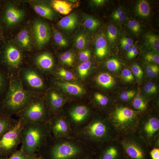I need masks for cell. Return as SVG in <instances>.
<instances>
[{"label":"cell","mask_w":159,"mask_h":159,"mask_svg":"<svg viewBox=\"0 0 159 159\" xmlns=\"http://www.w3.org/2000/svg\"><path fill=\"white\" fill-rule=\"evenodd\" d=\"M51 133L46 123L25 122L22 130L21 149L30 155H36L48 141Z\"/></svg>","instance_id":"7a4b0ae2"},{"label":"cell","mask_w":159,"mask_h":159,"mask_svg":"<svg viewBox=\"0 0 159 159\" xmlns=\"http://www.w3.org/2000/svg\"><path fill=\"white\" fill-rule=\"evenodd\" d=\"M121 75L124 80L127 82H132L134 80L131 72L127 69H124L122 71Z\"/></svg>","instance_id":"7dc6e473"},{"label":"cell","mask_w":159,"mask_h":159,"mask_svg":"<svg viewBox=\"0 0 159 159\" xmlns=\"http://www.w3.org/2000/svg\"><path fill=\"white\" fill-rule=\"evenodd\" d=\"M37 155L32 156L28 155L20 148L6 159H34Z\"/></svg>","instance_id":"8d00e7d4"},{"label":"cell","mask_w":159,"mask_h":159,"mask_svg":"<svg viewBox=\"0 0 159 159\" xmlns=\"http://www.w3.org/2000/svg\"><path fill=\"white\" fill-rule=\"evenodd\" d=\"M157 87L155 84L153 82H149L145 85L144 90L147 94L153 95L156 92Z\"/></svg>","instance_id":"b9f144b4"},{"label":"cell","mask_w":159,"mask_h":159,"mask_svg":"<svg viewBox=\"0 0 159 159\" xmlns=\"http://www.w3.org/2000/svg\"><path fill=\"white\" fill-rule=\"evenodd\" d=\"M131 105V107L130 108L132 109L141 115L143 112L146 111L148 107L147 101L143 97L139 96L133 99Z\"/></svg>","instance_id":"4dcf8cb0"},{"label":"cell","mask_w":159,"mask_h":159,"mask_svg":"<svg viewBox=\"0 0 159 159\" xmlns=\"http://www.w3.org/2000/svg\"><path fill=\"white\" fill-rule=\"evenodd\" d=\"M55 74L67 80L75 79V77L72 72L64 68L58 69Z\"/></svg>","instance_id":"f35d334b"},{"label":"cell","mask_w":159,"mask_h":159,"mask_svg":"<svg viewBox=\"0 0 159 159\" xmlns=\"http://www.w3.org/2000/svg\"><path fill=\"white\" fill-rule=\"evenodd\" d=\"M146 42L148 45L155 52H159V38L157 35L149 34L146 37Z\"/></svg>","instance_id":"836d02e7"},{"label":"cell","mask_w":159,"mask_h":159,"mask_svg":"<svg viewBox=\"0 0 159 159\" xmlns=\"http://www.w3.org/2000/svg\"><path fill=\"white\" fill-rule=\"evenodd\" d=\"M126 14L122 8L120 7L117 9L113 13L112 18L115 20L122 22L126 17Z\"/></svg>","instance_id":"60d3db41"},{"label":"cell","mask_w":159,"mask_h":159,"mask_svg":"<svg viewBox=\"0 0 159 159\" xmlns=\"http://www.w3.org/2000/svg\"><path fill=\"white\" fill-rule=\"evenodd\" d=\"M141 115L129 107L120 105L113 107L107 117L118 137L136 132Z\"/></svg>","instance_id":"3957f363"},{"label":"cell","mask_w":159,"mask_h":159,"mask_svg":"<svg viewBox=\"0 0 159 159\" xmlns=\"http://www.w3.org/2000/svg\"><path fill=\"white\" fill-rule=\"evenodd\" d=\"M91 65L90 60L82 62L78 66V71L80 77L82 78L85 77L88 74Z\"/></svg>","instance_id":"d590c367"},{"label":"cell","mask_w":159,"mask_h":159,"mask_svg":"<svg viewBox=\"0 0 159 159\" xmlns=\"http://www.w3.org/2000/svg\"><path fill=\"white\" fill-rule=\"evenodd\" d=\"M34 159H43L41 157L37 155Z\"/></svg>","instance_id":"11a10c76"},{"label":"cell","mask_w":159,"mask_h":159,"mask_svg":"<svg viewBox=\"0 0 159 159\" xmlns=\"http://www.w3.org/2000/svg\"><path fill=\"white\" fill-rule=\"evenodd\" d=\"M51 89L48 90L45 101L50 112L54 114L61 107L64 100L57 90Z\"/></svg>","instance_id":"ffe728a7"},{"label":"cell","mask_w":159,"mask_h":159,"mask_svg":"<svg viewBox=\"0 0 159 159\" xmlns=\"http://www.w3.org/2000/svg\"><path fill=\"white\" fill-rule=\"evenodd\" d=\"M117 140L128 159H147L150 155L147 144L136 132L119 136Z\"/></svg>","instance_id":"5b68a950"},{"label":"cell","mask_w":159,"mask_h":159,"mask_svg":"<svg viewBox=\"0 0 159 159\" xmlns=\"http://www.w3.org/2000/svg\"><path fill=\"white\" fill-rule=\"evenodd\" d=\"M136 94L134 90H129L123 92L120 95V98L121 100L127 102L130 100Z\"/></svg>","instance_id":"7bdbcfd3"},{"label":"cell","mask_w":159,"mask_h":159,"mask_svg":"<svg viewBox=\"0 0 159 159\" xmlns=\"http://www.w3.org/2000/svg\"><path fill=\"white\" fill-rule=\"evenodd\" d=\"M0 36H1V31L0 30ZM1 50L0 49V52Z\"/></svg>","instance_id":"6f0895ef"},{"label":"cell","mask_w":159,"mask_h":159,"mask_svg":"<svg viewBox=\"0 0 159 159\" xmlns=\"http://www.w3.org/2000/svg\"><path fill=\"white\" fill-rule=\"evenodd\" d=\"M106 66L109 70L112 72L118 71L120 68V62L117 59L112 58L109 59L106 62Z\"/></svg>","instance_id":"74e56055"},{"label":"cell","mask_w":159,"mask_h":159,"mask_svg":"<svg viewBox=\"0 0 159 159\" xmlns=\"http://www.w3.org/2000/svg\"><path fill=\"white\" fill-rule=\"evenodd\" d=\"M45 100L41 95L16 115L25 122L46 123L51 118Z\"/></svg>","instance_id":"8992f818"},{"label":"cell","mask_w":159,"mask_h":159,"mask_svg":"<svg viewBox=\"0 0 159 159\" xmlns=\"http://www.w3.org/2000/svg\"><path fill=\"white\" fill-rule=\"evenodd\" d=\"M89 110L85 106L79 105L73 108L70 112V115L75 123L80 124L83 122L88 117Z\"/></svg>","instance_id":"7402d4cb"},{"label":"cell","mask_w":159,"mask_h":159,"mask_svg":"<svg viewBox=\"0 0 159 159\" xmlns=\"http://www.w3.org/2000/svg\"><path fill=\"white\" fill-rule=\"evenodd\" d=\"M80 18L75 12H72L63 17L57 24L58 28L66 33H70L77 28L80 24Z\"/></svg>","instance_id":"d6986e66"},{"label":"cell","mask_w":159,"mask_h":159,"mask_svg":"<svg viewBox=\"0 0 159 159\" xmlns=\"http://www.w3.org/2000/svg\"><path fill=\"white\" fill-rule=\"evenodd\" d=\"M1 63L7 69L10 75L17 76L21 69L24 67L23 52L8 43L1 50Z\"/></svg>","instance_id":"30bf717a"},{"label":"cell","mask_w":159,"mask_h":159,"mask_svg":"<svg viewBox=\"0 0 159 159\" xmlns=\"http://www.w3.org/2000/svg\"><path fill=\"white\" fill-rule=\"evenodd\" d=\"M135 11L137 14L141 17H145L148 16L150 12L149 3L146 0L140 1L136 6Z\"/></svg>","instance_id":"1f68e13d"},{"label":"cell","mask_w":159,"mask_h":159,"mask_svg":"<svg viewBox=\"0 0 159 159\" xmlns=\"http://www.w3.org/2000/svg\"><path fill=\"white\" fill-rule=\"evenodd\" d=\"M94 97L98 105L100 106L105 107L109 104V98L100 93H96Z\"/></svg>","instance_id":"ab89813d"},{"label":"cell","mask_w":159,"mask_h":159,"mask_svg":"<svg viewBox=\"0 0 159 159\" xmlns=\"http://www.w3.org/2000/svg\"><path fill=\"white\" fill-rule=\"evenodd\" d=\"M138 50L136 46L133 45L127 49V55L130 59L134 57L138 54Z\"/></svg>","instance_id":"f907efd6"},{"label":"cell","mask_w":159,"mask_h":159,"mask_svg":"<svg viewBox=\"0 0 159 159\" xmlns=\"http://www.w3.org/2000/svg\"><path fill=\"white\" fill-rule=\"evenodd\" d=\"M53 84L63 89L68 93L73 95H78L84 93L83 88L77 84L69 82H60L57 81H52Z\"/></svg>","instance_id":"603a6c76"},{"label":"cell","mask_w":159,"mask_h":159,"mask_svg":"<svg viewBox=\"0 0 159 159\" xmlns=\"http://www.w3.org/2000/svg\"><path fill=\"white\" fill-rule=\"evenodd\" d=\"M49 132L56 138L66 137L69 134L70 128L68 122L62 117H54L46 123Z\"/></svg>","instance_id":"5bb4252c"},{"label":"cell","mask_w":159,"mask_h":159,"mask_svg":"<svg viewBox=\"0 0 159 159\" xmlns=\"http://www.w3.org/2000/svg\"><path fill=\"white\" fill-rule=\"evenodd\" d=\"M25 122L19 118L15 125L0 140V157L6 159L17 150L21 143V132Z\"/></svg>","instance_id":"ba28073f"},{"label":"cell","mask_w":159,"mask_h":159,"mask_svg":"<svg viewBox=\"0 0 159 159\" xmlns=\"http://www.w3.org/2000/svg\"><path fill=\"white\" fill-rule=\"evenodd\" d=\"M11 117L0 115V140L3 135L13 127L17 122Z\"/></svg>","instance_id":"f1b7e54d"},{"label":"cell","mask_w":159,"mask_h":159,"mask_svg":"<svg viewBox=\"0 0 159 159\" xmlns=\"http://www.w3.org/2000/svg\"><path fill=\"white\" fill-rule=\"evenodd\" d=\"M31 64L29 65L38 70L43 74L52 70L55 65L54 57L49 52H44L31 57Z\"/></svg>","instance_id":"4fadbf2b"},{"label":"cell","mask_w":159,"mask_h":159,"mask_svg":"<svg viewBox=\"0 0 159 159\" xmlns=\"http://www.w3.org/2000/svg\"><path fill=\"white\" fill-rule=\"evenodd\" d=\"M13 44L23 52L31 51L33 41L31 34L27 29L20 31L13 40Z\"/></svg>","instance_id":"ac0fdd59"},{"label":"cell","mask_w":159,"mask_h":159,"mask_svg":"<svg viewBox=\"0 0 159 159\" xmlns=\"http://www.w3.org/2000/svg\"><path fill=\"white\" fill-rule=\"evenodd\" d=\"M52 30L54 43L56 46L58 48H63L69 45L70 40L67 35L54 27Z\"/></svg>","instance_id":"d4e9b609"},{"label":"cell","mask_w":159,"mask_h":159,"mask_svg":"<svg viewBox=\"0 0 159 159\" xmlns=\"http://www.w3.org/2000/svg\"><path fill=\"white\" fill-rule=\"evenodd\" d=\"M54 10L62 14L67 15L72 9V5L68 1L54 0L49 3Z\"/></svg>","instance_id":"4316f807"},{"label":"cell","mask_w":159,"mask_h":159,"mask_svg":"<svg viewBox=\"0 0 159 159\" xmlns=\"http://www.w3.org/2000/svg\"><path fill=\"white\" fill-rule=\"evenodd\" d=\"M82 17L84 27L88 32L92 33L95 32L100 25L99 21L89 15L84 13Z\"/></svg>","instance_id":"83f0119b"},{"label":"cell","mask_w":159,"mask_h":159,"mask_svg":"<svg viewBox=\"0 0 159 159\" xmlns=\"http://www.w3.org/2000/svg\"><path fill=\"white\" fill-rule=\"evenodd\" d=\"M92 3L96 6H100L103 5L106 2L104 0H94L92 1Z\"/></svg>","instance_id":"db71d44e"},{"label":"cell","mask_w":159,"mask_h":159,"mask_svg":"<svg viewBox=\"0 0 159 159\" xmlns=\"http://www.w3.org/2000/svg\"><path fill=\"white\" fill-rule=\"evenodd\" d=\"M145 60L149 62L157 64L159 63V55L153 52H148L145 56Z\"/></svg>","instance_id":"ee69618b"},{"label":"cell","mask_w":159,"mask_h":159,"mask_svg":"<svg viewBox=\"0 0 159 159\" xmlns=\"http://www.w3.org/2000/svg\"><path fill=\"white\" fill-rule=\"evenodd\" d=\"M96 80L100 85L107 89L111 88L115 83L114 78L107 73H102L99 74L96 78Z\"/></svg>","instance_id":"f546056e"},{"label":"cell","mask_w":159,"mask_h":159,"mask_svg":"<svg viewBox=\"0 0 159 159\" xmlns=\"http://www.w3.org/2000/svg\"><path fill=\"white\" fill-rule=\"evenodd\" d=\"M149 155L152 159H159V148H151L149 151Z\"/></svg>","instance_id":"f5cc1de1"},{"label":"cell","mask_w":159,"mask_h":159,"mask_svg":"<svg viewBox=\"0 0 159 159\" xmlns=\"http://www.w3.org/2000/svg\"><path fill=\"white\" fill-rule=\"evenodd\" d=\"M83 132L91 142L100 146L118 138L107 117L94 118L85 127Z\"/></svg>","instance_id":"277c9868"},{"label":"cell","mask_w":159,"mask_h":159,"mask_svg":"<svg viewBox=\"0 0 159 159\" xmlns=\"http://www.w3.org/2000/svg\"><path fill=\"white\" fill-rule=\"evenodd\" d=\"M100 159H120L124 156L120 143L117 139L105 143Z\"/></svg>","instance_id":"2e32d148"},{"label":"cell","mask_w":159,"mask_h":159,"mask_svg":"<svg viewBox=\"0 0 159 159\" xmlns=\"http://www.w3.org/2000/svg\"><path fill=\"white\" fill-rule=\"evenodd\" d=\"M95 47L96 55L99 58H103L107 54L108 51L107 41L103 34L98 35L96 38Z\"/></svg>","instance_id":"484cf974"},{"label":"cell","mask_w":159,"mask_h":159,"mask_svg":"<svg viewBox=\"0 0 159 159\" xmlns=\"http://www.w3.org/2000/svg\"><path fill=\"white\" fill-rule=\"evenodd\" d=\"M127 25L129 28L134 33L138 32L140 30V24L139 22L136 20H129L127 22Z\"/></svg>","instance_id":"bcb514c9"},{"label":"cell","mask_w":159,"mask_h":159,"mask_svg":"<svg viewBox=\"0 0 159 159\" xmlns=\"http://www.w3.org/2000/svg\"><path fill=\"white\" fill-rule=\"evenodd\" d=\"M90 56V51L85 49L81 50L79 54V58L80 61L83 62L89 60Z\"/></svg>","instance_id":"c3c4849f"},{"label":"cell","mask_w":159,"mask_h":159,"mask_svg":"<svg viewBox=\"0 0 159 159\" xmlns=\"http://www.w3.org/2000/svg\"><path fill=\"white\" fill-rule=\"evenodd\" d=\"M73 39L74 46L76 49L79 50L85 49L90 41L88 34L83 30L77 32L74 35Z\"/></svg>","instance_id":"cb8c5ba5"},{"label":"cell","mask_w":159,"mask_h":159,"mask_svg":"<svg viewBox=\"0 0 159 159\" xmlns=\"http://www.w3.org/2000/svg\"><path fill=\"white\" fill-rule=\"evenodd\" d=\"M158 67V66L155 64H149L147 65L146 68V71L148 76L149 77H151L153 72Z\"/></svg>","instance_id":"816d5d0a"},{"label":"cell","mask_w":159,"mask_h":159,"mask_svg":"<svg viewBox=\"0 0 159 159\" xmlns=\"http://www.w3.org/2000/svg\"><path fill=\"white\" fill-rule=\"evenodd\" d=\"M52 29L48 24L39 19L34 21L32 29V36L36 48L42 49L49 41Z\"/></svg>","instance_id":"8fae6325"},{"label":"cell","mask_w":159,"mask_h":159,"mask_svg":"<svg viewBox=\"0 0 159 159\" xmlns=\"http://www.w3.org/2000/svg\"><path fill=\"white\" fill-rule=\"evenodd\" d=\"M80 151L78 146L70 142L55 143L50 147V159H68L77 154Z\"/></svg>","instance_id":"7c38bea8"},{"label":"cell","mask_w":159,"mask_h":159,"mask_svg":"<svg viewBox=\"0 0 159 159\" xmlns=\"http://www.w3.org/2000/svg\"><path fill=\"white\" fill-rule=\"evenodd\" d=\"M74 59V54L71 50L64 52L61 54L59 57V60L62 64L69 66L73 65Z\"/></svg>","instance_id":"d6a6232c"},{"label":"cell","mask_w":159,"mask_h":159,"mask_svg":"<svg viewBox=\"0 0 159 159\" xmlns=\"http://www.w3.org/2000/svg\"><path fill=\"white\" fill-rule=\"evenodd\" d=\"M0 159H6L4 158H3L2 157H0Z\"/></svg>","instance_id":"9f6ffc18"},{"label":"cell","mask_w":159,"mask_h":159,"mask_svg":"<svg viewBox=\"0 0 159 159\" xmlns=\"http://www.w3.org/2000/svg\"><path fill=\"white\" fill-rule=\"evenodd\" d=\"M24 16L23 9L10 3L7 5L5 8L3 20L6 26L11 27L19 23Z\"/></svg>","instance_id":"9a60e30c"},{"label":"cell","mask_w":159,"mask_h":159,"mask_svg":"<svg viewBox=\"0 0 159 159\" xmlns=\"http://www.w3.org/2000/svg\"><path fill=\"white\" fill-rule=\"evenodd\" d=\"M29 3L34 11L40 16L51 21L56 19V12L50 3L40 0H32L29 1Z\"/></svg>","instance_id":"e0dca14e"},{"label":"cell","mask_w":159,"mask_h":159,"mask_svg":"<svg viewBox=\"0 0 159 159\" xmlns=\"http://www.w3.org/2000/svg\"><path fill=\"white\" fill-rule=\"evenodd\" d=\"M117 37V30L116 27L113 24L109 25L107 30V39L110 44H113Z\"/></svg>","instance_id":"e575fe53"},{"label":"cell","mask_w":159,"mask_h":159,"mask_svg":"<svg viewBox=\"0 0 159 159\" xmlns=\"http://www.w3.org/2000/svg\"><path fill=\"white\" fill-rule=\"evenodd\" d=\"M10 75L5 67L0 63V102L5 95L9 87Z\"/></svg>","instance_id":"44dd1931"},{"label":"cell","mask_w":159,"mask_h":159,"mask_svg":"<svg viewBox=\"0 0 159 159\" xmlns=\"http://www.w3.org/2000/svg\"><path fill=\"white\" fill-rule=\"evenodd\" d=\"M133 40L131 39L128 37H123L120 41L121 47L125 50H127L133 45Z\"/></svg>","instance_id":"681fc988"},{"label":"cell","mask_w":159,"mask_h":159,"mask_svg":"<svg viewBox=\"0 0 159 159\" xmlns=\"http://www.w3.org/2000/svg\"><path fill=\"white\" fill-rule=\"evenodd\" d=\"M41 95L26 90L18 76L10 75L8 90L0 102V115L11 117L16 115Z\"/></svg>","instance_id":"6da1fadb"},{"label":"cell","mask_w":159,"mask_h":159,"mask_svg":"<svg viewBox=\"0 0 159 159\" xmlns=\"http://www.w3.org/2000/svg\"><path fill=\"white\" fill-rule=\"evenodd\" d=\"M131 72L139 80L142 79L143 75V72L140 67L137 64H133L131 67Z\"/></svg>","instance_id":"f6af8a7d"},{"label":"cell","mask_w":159,"mask_h":159,"mask_svg":"<svg viewBox=\"0 0 159 159\" xmlns=\"http://www.w3.org/2000/svg\"><path fill=\"white\" fill-rule=\"evenodd\" d=\"M136 132L147 144L148 148L159 136V117L156 114L142 115L138 120Z\"/></svg>","instance_id":"9c48e42d"},{"label":"cell","mask_w":159,"mask_h":159,"mask_svg":"<svg viewBox=\"0 0 159 159\" xmlns=\"http://www.w3.org/2000/svg\"><path fill=\"white\" fill-rule=\"evenodd\" d=\"M43 74L37 69L27 65L21 69L17 76L25 90L42 94L47 88Z\"/></svg>","instance_id":"52a82bcc"}]
</instances>
